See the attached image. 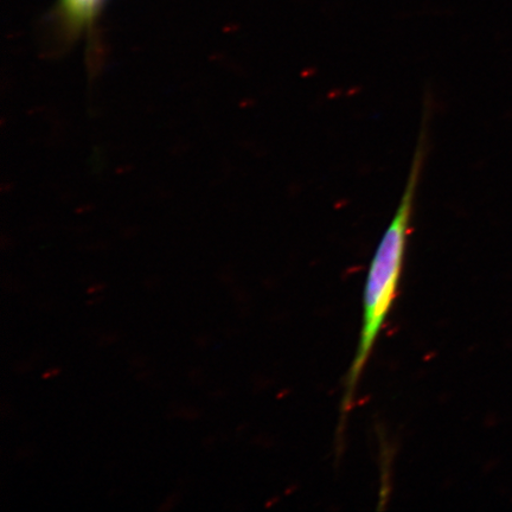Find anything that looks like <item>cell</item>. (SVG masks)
<instances>
[{"label":"cell","mask_w":512,"mask_h":512,"mask_svg":"<svg viewBox=\"0 0 512 512\" xmlns=\"http://www.w3.org/2000/svg\"><path fill=\"white\" fill-rule=\"evenodd\" d=\"M427 155V123L421 126L418 145L414 152L409 175L403 189L398 208L377 245L367 274L363 291V312L360 341H358L354 360L344 384L342 400V427L344 420L354 405L355 393L364 369L370 360L377 339L398 299L403 268L408 249L415 197L424 170Z\"/></svg>","instance_id":"obj_1"},{"label":"cell","mask_w":512,"mask_h":512,"mask_svg":"<svg viewBox=\"0 0 512 512\" xmlns=\"http://www.w3.org/2000/svg\"><path fill=\"white\" fill-rule=\"evenodd\" d=\"M60 373H61V369H59V368L50 369V370L44 371L42 377H43V380H49V379H51V377L59 375Z\"/></svg>","instance_id":"obj_2"},{"label":"cell","mask_w":512,"mask_h":512,"mask_svg":"<svg viewBox=\"0 0 512 512\" xmlns=\"http://www.w3.org/2000/svg\"><path fill=\"white\" fill-rule=\"evenodd\" d=\"M102 288H104V286H94L92 288H89V290L87 292H88V294H94V293L102 290Z\"/></svg>","instance_id":"obj_3"}]
</instances>
